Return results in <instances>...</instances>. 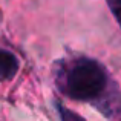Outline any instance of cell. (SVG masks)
<instances>
[{
	"instance_id": "277c9868",
	"label": "cell",
	"mask_w": 121,
	"mask_h": 121,
	"mask_svg": "<svg viewBox=\"0 0 121 121\" xmlns=\"http://www.w3.org/2000/svg\"><path fill=\"white\" fill-rule=\"evenodd\" d=\"M106 2H107V6H109L110 12L115 17V20L121 26V0H106Z\"/></svg>"
},
{
	"instance_id": "6da1fadb",
	"label": "cell",
	"mask_w": 121,
	"mask_h": 121,
	"mask_svg": "<svg viewBox=\"0 0 121 121\" xmlns=\"http://www.w3.org/2000/svg\"><path fill=\"white\" fill-rule=\"evenodd\" d=\"M55 83L63 95L89 101L109 120L121 118V92L101 63L86 57L75 58L61 66Z\"/></svg>"
},
{
	"instance_id": "3957f363",
	"label": "cell",
	"mask_w": 121,
	"mask_h": 121,
	"mask_svg": "<svg viewBox=\"0 0 121 121\" xmlns=\"http://www.w3.org/2000/svg\"><path fill=\"white\" fill-rule=\"evenodd\" d=\"M54 104H55V109H57V112H58V117H60L61 121H86L80 113L68 109V107L63 106L60 101H55Z\"/></svg>"
},
{
	"instance_id": "7a4b0ae2",
	"label": "cell",
	"mask_w": 121,
	"mask_h": 121,
	"mask_svg": "<svg viewBox=\"0 0 121 121\" xmlns=\"http://www.w3.org/2000/svg\"><path fill=\"white\" fill-rule=\"evenodd\" d=\"M20 63L9 51H0V81H8L17 75Z\"/></svg>"
}]
</instances>
